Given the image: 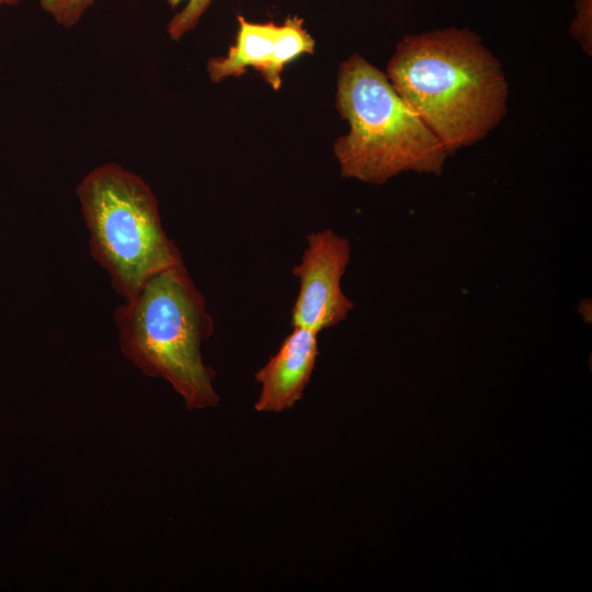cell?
<instances>
[{"mask_svg":"<svg viewBox=\"0 0 592 592\" xmlns=\"http://www.w3.org/2000/svg\"><path fill=\"white\" fill-rule=\"evenodd\" d=\"M115 325L124 356L146 376L169 383L187 409L219 405L215 372L202 356L214 321L184 264L145 281L117 308Z\"/></svg>","mask_w":592,"mask_h":592,"instance_id":"7a4b0ae2","label":"cell"},{"mask_svg":"<svg viewBox=\"0 0 592 592\" xmlns=\"http://www.w3.org/2000/svg\"><path fill=\"white\" fill-rule=\"evenodd\" d=\"M95 0H39L42 9L58 24L75 26Z\"/></svg>","mask_w":592,"mask_h":592,"instance_id":"30bf717a","label":"cell"},{"mask_svg":"<svg viewBox=\"0 0 592 592\" xmlns=\"http://www.w3.org/2000/svg\"><path fill=\"white\" fill-rule=\"evenodd\" d=\"M76 194L91 255L124 300L151 275L183 265L179 248L162 227L158 200L138 174L103 163L83 177Z\"/></svg>","mask_w":592,"mask_h":592,"instance_id":"277c9868","label":"cell"},{"mask_svg":"<svg viewBox=\"0 0 592 592\" xmlns=\"http://www.w3.org/2000/svg\"><path fill=\"white\" fill-rule=\"evenodd\" d=\"M183 0H167L175 9ZM214 0H186V4L168 23L167 33L172 41H179L194 30Z\"/></svg>","mask_w":592,"mask_h":592,"instance_id":"9c48e42d","label":"cell"},{"mask_svg":"<svg viewBox=\"0 0 592 592\" xmlns=\"http://www.w3.org/2000/svg\"><path fill=\"white\" fill-rule=\"evenodd\" d=\"M350 243L331 229L307 236V248L293 267L299 292L292 309V326L316 333L346 319L353 303L341 280L350 262Z\"/></svg>","mask_w":592,"mask_h":592,"instance_id":"5b68a950","label":"cell"},{"mask_svg":"<svg viewBox=\"0 0 592 592\" xmlns=\"http://www.w3.org/2000/svg\"><path fill=\"white\" fill-rule=\"evenodd\" d=\"M20 0H0V5L1 4H8V5H14L19 2Z\"/></svg>","mask_w":592,"mask_h":592,"instance_id":"7c38bea8","label":"cell"},{"mask_svg":"<svg viewBox=\"0 0 592 592\" xmlns=\"http://www.w3.org/2000/svg\"><path fill=\"white\" fill-rule=\"evenodd\" d=\"M337 109L349 123L333 145L342 177L382 184L403 171L442 172L448 153L440 139L360 55L339 67Z\"/></svg>","mask_w":592,"mask_h":592,"instance_id":"3957f363","label":"cell"},{"mask_svg":"<svg viewBox=\"0 0 592 592\" xmlns=\"http://www.w3.org/2000/svg\"><path fill=\"white\" fill-rule=\"evenodd\" d=\"M318 333L293 327L277 352L254 375L260 392L258 412H283L303 397L318 356Z\"/></svg>","mask_w":592,"mask_h":592,"instance_id":"8992f818","label":"cell"},{"mask_svg":"<svg viewBox=\"0 0 592 592\" xmlns=\"http://www.w3.org/2000/svg\"><path fill=\"white\" fill-rule=\"evenodd\" d=\"M314 52L315 39L305 29L304 20L297 15L287 18L282 24H277L271 66L264 80L274 90H280L285 65L303 54Z\"/></svg>","mask_w":592,"mask_h":592,"instance_id":"ba28073f","label":"cell"},{"mask_svg":"<svg viewBox=\"0 0 592 592\" xmlns=\"http://www.w3.org/2000/svg\"><path fill=\"white\" fill-rule=\"evenodd\" d=\"M577 9L578 15L570 27V33L591 56V0H578Z\"/></svg>","mask_w":592,"mask_h":592,"instance_id":"8fae6325","label":"cell"},{"mask_svg":"<svg viewBox=\"0 0 592 592\" xmlns=\"http://www.w3.org/2000/svg\"><path fill=\"white\" fill-rule=\"evenodd\" d=\"M386 76L448 155L485 138L508 111L509 84L501 64L467 29L406 36Z\"/></svg>","mask_w":592,"mask_h":592,"instance_id":"6da1fadb","label":"cell"},{"mask_svg":"<svg viewBox=\"0 0 592 592\" xmlns=\"http://www.w3.org/2000/svg\"><path fill=\"white\" fill-rule=\"evenodd\" d=\"M238 32L228 54L212 57L206 70L212 82L229 77H240L248 68H254L265 78L272 60L277 24L273 21L258 23L238 15Z\"/></svg>","mask_w":592,"mask_h":592,"instance_id":"52a82bcc","label":"cell"}]
</instances>
